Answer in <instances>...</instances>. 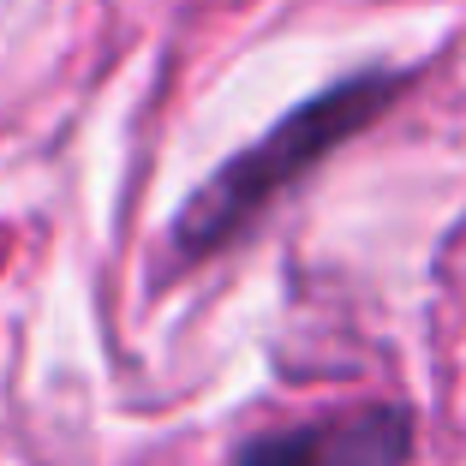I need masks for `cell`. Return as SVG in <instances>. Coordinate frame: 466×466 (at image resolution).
I'll return each instance as SVG.
<instances>
[{
    "label": "cell",
    "instance_id": "2",
    "mask_svg": "<svg viewBox=\"0 0 466 466\" xmlns=\"http://www.w3.org/2000/svg\"><path fill=\"white\" fill-rule=\"evenodd\" d=\"M412 419L400 407H353L239 449L233 466H407Z\"/></svg>",
    "mask_w": 466,
    "mask_h": 466
},
{
    "label": "cell",
    "instance_id": "1",
    "mask_svg": "<svg viewBox=\"0 0 466 466\" xmlns=\"http://www.w3.org/2000/svg\"><path fill=\"white\" fill-rule=\"evenodd\" d=\"M395 90H400L395 72H359V78H341V84H329L323 96L299 102L288 120H275L258 144H246L239 156H228V162L179 204L174 228H167L174 263H192V258L221 251L233 233L251 228L275 198L288 192L293 179L311 174L335 144H347L359 126L377 120Z\"/></svg>",
    "mask_w": 466,
    "mask_h": 466
}]
</instances>
